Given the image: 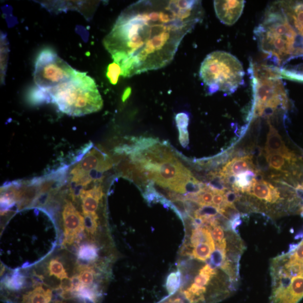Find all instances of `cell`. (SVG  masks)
<instances>
[{"label": "cell", "mask_w": 303, "mask_h": 303, "mask_svg": "<svg viewBox=\"0 0 303 303\" xmlns=\"http://www.w3.org/2000/svg\"><path fill=\"white\" fill-rule=\"evenodd\" d=\"M250 71L254 93L252 116L269 118L277 110H288L289 99L278 68L252 64Z\"/></svg>", "instance_id": "obj_4"}, {"label": "cell", "mask_w": 303, "mask_h": 303, "mask_svg": "<svg viewBox=\"0 0 303 303\" xmlns=\"http://www.w3.org/2000/svg\"><path fill=\"white\" fill-rule=\"evenodd\" d=\"M213 193L211 191L202 192L199 195V204L202 206L205 205H213Z\"/></svg>", "instance_id": "obj_25"}, {"label": "cell", "mask_w": 303, "mask_h": 303, "mask_svg": "<svg viewBox=\"0 0 303 303\" xmlns=\"http://www.w3.org/2000/svg\"><path fill=\"white\" fill-rule=\"evenodd\" d=\"M257 170L253 163L252 156L247 155L230 160L218 172L224 177L228 175L237 176L248 171H256Z\"/></svg>", "instance_id": "obj_10"}, {"label": "cell", "mask_w": 303, "mask_h": 303, "mask_svg": "<svg viewBox=\"0 0 303 303\" xmlns=\"http://www.w3.org/2000/svg\"><path fill=\"white\" fill-rule=\"evenodd\" d=\"M241 195L234 190H228L224 194V203L227 205H235L239 200Z\"/></svg>", "instance_id": "obj_22"}, {"label": "cell", "mask_w": 303, "mask_h": 303, "mask_svg": "<svg viewBox=\"0 0 303 303\" xmlns=\"http://www.w3.org/2000/svg\"><path fill=\"white\" fill-rule=\"evenodd\" d=\"M249 194L253 195L255 197L266 203L271 204L276 203L277 201L282 199L281 193L279 191L278 188L265 180L255 181Z\"/></svg>", "instance_id": "obj_9"}, {"label": "cell", "mask_w": 303, "mask_h": 303, "mask_svg": "<svg viewBox=\"0 0 303 303\" xmlns=\"http://www.w3.org/2000/svg\"><path fill=\"white\" fill-rule=\"evenodd\" d=\"M154 181H151L147 186L145 192L143 194L144 197L148 204L161 203L164 204L166 199L161 194L159 193L154 187Z\"/></svg>", "instance_id": "obj_14"}, {"label": "cell", "mask_w": 303, "mask_h": 303, "mask_svg": "<svg viewBox=\"0 0 303 303\" xmlns=\"http://www.w3.org/2000/svg\"><path fill=\"white\" fill-rule=\"evenodd\" d=\"M50 103L67 115L81 116L102 109L104 103L96 82L87 73L77 71L74 78L46 90Z\"/></svg>", "instance_id": "obj_3"}, {"label": "cell", "mask_w": 303, "mask_h": 303, "mask_svg": "<svg viewBox=\"0 0 303 303\" xmlns=\"http://www.w3.org/2000/svg\"><path fill=\"white\" fill-rule=\"evenodd\" d=\"M199 274L208 276L212 278L217 275V271L215 269L212 268L210 265H206L203 268L200 270Z\"/></svg>", "instance_id": "obj_29"}, {"label": "cell", "mask_w": 303, "mask_h": 303, "mask_svg": "<svg viewBox=\"0 0 303 303\" xmlns=\"http://www.w3.org/2000/svg\"><path fill=\"white\" fill-rule=\"evenodd\" d=\"M132 92V89L130 88H127L126 90H125L124 94L122 97V100L123 102H125L130 96V94Z\"/></svg>", "instance_id": "obj_32"}, {"label": "cell", "mask_w": 303, "mask_h": 303, "mask_svg": "<svg viewBox=\"0 0 303 303\" xmlns=\"http://www.w3.org/2000/svg\"><path fill=\"white\" fill-rule=\"evenodd\" d=\"M191 246L194 248L201 243L208 244L210 246L212 252L216 249L215 243L211 231L206 227L195 228L193 230L191 237Z\"/></svg>", "instance_id": "obj_12"}, {"label": "cell", "mask_w": 303, "mask_h": 303, "mask_svg": "<svg viewBox=\"0 0 303 303\" xmlns=\"http://www.w3.org/2000/svg\"><path fill=\"white\" fill-rule=\"evenodd\" d=\"M278 71L281 78L303 83V73L294 70H289L284 69H280L278 68Z\"/></svg>", "instance_id": "obj_21"}, {"label": "cell", "mask_w": 303, "mask_h": 303, "mask_svg": "<svg viewBox=\"0 0 303 303\" xmlns=\"http://www.w3.org/2000/svg\"><path fill=\"white\" fill-rule=\"evenodd\" d=\"M199 75L210 94L218 91L231 94L243 84L245 70L236 57L218 51L206 57L201 64Z\"/></svg>", "instance_id": "obj_5"}, {"label": "cell", "mask_w": 303, "mask_h": 303, "mask_svg": "<svg viewBox=\"0 0 303 303\" xmlns=\"http://www.w3.org/2000/svg\"><path fill=\"white\" fill-rule=\"evenodd\" d=\"M29 100L34 105L50 103L49 93L46 90L38 87L33 88L29 93Z\"/></svg>", "instance_id": "obj_15"}, {"label": "cell", "mask_w": 303, "mask_h": 303, "mask_svg": "<svg viewBox=\"0 0 303 303\" xmlns=\"http://www.w3.org/2000/svg\"><path fill=\"white\" fill-rule=\"evenodd\" d=\"M77 71L54 51L45 49L35 60L34 81L38 88L48 90L72 79Z\"/></svg>", "instance_id": "obj_6"}, {"label": "cell", "mask_w": 303, "mask_h": 303, "mask_svg": "<svg viewBox=\"0 0 303 303\" xmlns=\"http://www.w3.org/2000/svg\"><path fill=\"white\" fill-rule=\"evenodd\" d=\"M231 223V229L233 231V232L236 234H238V229L239 226L242 224V219H241V215L237 216L233 219L232 221H230Z\"/></svg>", "instance_id": "obj_31"}, {"label": "cell", "mask_w": 303, "mask_h": 303, "mask_svg": "<svg viewBox=\"0 0 303 303\" xmlns=\"http://www.w3.org/2000/svg\"><path fill=\"white\" fill-rule=\"evenodd\" d=\"M190 120L187 112H180L175 116V122L177 129H188Z\"/></svg>", "instance_id": "obj_23"}, {"label": "cell", "mask_w": 303, "mask_h": 303, "mask_svg": "<svg viewBox=\"0 0 303 303\" xmlns=\"http://www.w3.org/2000/svg\"><path fill=\"white\" fill-rule=\"evenodd\" d=\"M212 253V249L208 244L201 243L194 248L192 256L198 260L206 261L210 257Z\"/></svg>", "instance_id": "obj_18"}, {"label": "cell", "mask_w": 303, "mask_h": 303, "mask_svg": "<svg viewBox=\"0 0 303 303\" xmlns=\"http://www.w3.org/2000/svg\"><path fill=\"white\" fill-rule=\"evenodd\" d=\"M211 279L209 276L199 274L195 277L194 283L199 287H206L210 282Z\"/></svg>", "instance_id": "obj_28"}, {"label": "cell", "mask_w": 303, "mask_h": 303, "mask_svg": "<svg viewBox=\"0 0 303 303\" xmlns=\"http://www.w3.org/2000/svg\"><path fill=\"white\" fill-rule=\"evenodd\" d=\"M245 1H215L214 8L218 19L224 25L232 26L241 16Z\"/></svg>", "instance_id": "obj_7"}, {"label": "cell", "mask_w": 303, "mask_h": 303, "mask_svg": "<svg viewBox=\"0 0 303 303\" xmlns=\"http://www.w3.org/2000/svg\"><path fill=\"white\" fill-rule=\"evenodd\" d=\"M179 130V140L184 148H187L189 144V136L188 129H178Z\"/></svg>", "instance_id": "obj_26"}, {"label": "cell", "mask_w": 303, "mask_h": 303, "mask_svg": "<svg viewBox=\"0 0 303 303\" xmlns=\"http://www.w3.org/2000/svg\"><path fill=\"white\" fill-rule=\"evenodd\" d=\"M204 16L200 1H138L122 12L103 44L126 78L158 70Z\"/></svg>", "instance_id": "obj_1"}, {"label": "cell", "mask_w": 303, "mask_h": 303, "mask_svg": "<svg viewBox=\"0 0 303 303\" xmlns=\"http://www.w3.org/2000/svg\"><path fill=\"white\" fill-rule=\"evenodd\" d=\"M269 124V132L267 136V140L265 147L266 155L272 153H280L286 157L289 161L297 163L301 161V158L299 157L293 151H290L285 146L281 136L277 132L275 128L272 126L270 122Z\"/></svg>", "instance_id": "obj_8"}, {"label": "cell", "mask_w": 303, "mask_h": 303, "mask_svg": "<svg viewBox=\"0 0 303 303\" xmlns=\"http://www.w3.org/2000/svg\"><path fill=\"white\" fill-rule=\"evenodd\" d=\"M227 248L216 247L215 250L211 255L210 265L213 269L221 267L227 259Z\"/></svg>", "instance_id": "obj_17"}, {"label": "cell", "mask_w": 303, "mask_h": 303, "mask_svg": "<svg viewBox=\"0 0 303 303\" xmlns=\"http://www.w3.org/2000/svg\"><path fill=\"white\" fill-rule=\"evenodd\" d=\"M256 171H248L237 175L235 183L231 187L237 192L249 194L251 191L253 183L256 181L255 180Z\"/></svg>", "instance_id": "obj_11"}, {"label": "cell", "mask_w": 303, "mask_h": 303, "mask_svg": "<svg viewBox=\"0 0 303 303\" xmlns=\"http://www.w3.org/2000/svg\"><path fill=\"white\" fill-rule=\"evenodd\" d=\"M181 277L179 271L172 272L168 276L166 288L169 296L175 294L180 288Z\"/></svg>", "instance_id": "obj_16"}, {"label": "cell", "mask_w": 303, "mask_h": 303, "mask_svg": "<svg viewBox=\"0 0 303 303\" xmlns=\"http://www.w3.org/2000/svg\"><path fill=\"white\" fill-rule=\"evenodd\" d=\"M210 191L213 194L221 193L224 194L229 190L223 177L219 174L218 171L212 172L210 174V181L206 184Z\"/></svg>", "instance_id": "obj_13"}, {"label": "cell", "mask_w": 303, "mask_h": 303, "mask_svg": "<svg viewBox=\"0 0 303 303\" xmlns=\"http://www.w3.org/2000/svg\"><path fill=\"white\" fill-rule=\"evenodd\" d=\"M254 35L260 50L274 58L278 64L294 57L298 34L277 2L267 8L263 21L255 29Z\"/></svg>", "instance_id": "obj_2"}, {"label": "cell", "mask_w": 303, "mask_h": 303, "mask_svg": "<svg viewBox=\"0 0 303 303\" xmlns=\"http://www.w3.org/2000/svg\"><path fill=\"white\" fill-rule=\"evenodd\" d=\"M219 214L221 213L218 207L213 205H205L195 212L193 217L210 218L216 217Z\"/></svg>", "instance_id": "obj_19"}, {"label": "cell", "mask_w": 303, "mask_h": 303, "mask_svg": "<svg viewBox=\"0 0 303 303\" xmlns=\"http://www.w3.org/2000/svg\"><path fill=\"white\" fill-rule=\"evenodd\" d=\"M53 302L51 303H92L87 300L78 299V298H71L65 299L61 298V297H56V298L53 300Z\"/></svg>", "instance_id": "obj_27"}, {"label": "cell", "mask_w": 303, "mask_h": 303, "mask_svg": "<svg viewBox=\"0 0 303 303\" xmlns=\"http://www.w3.org/2000/svg\"><path fill=\"white\" fill-rule=\"evenodd\" d=\"M210 231H211L213 239L215 241V244L221 243L225 239L224 231L221 226H216V227L212 228Z\"/></svg>", "instance_id": "obj_24"}, {"label": "cell", "mask_w": 303, "mask_h": 303, "mask_svg": "<svg viewBox=\"0 0 303 303\" xmlns=\"http://www.w3.org/2000/svg\"><path fill=\"white\" fill-rule=\"evenodd\" d=\"M122 74L120 65L114 62L110 64L108 67L106 76L113 85H115L118 80V77Z\"/></svg>", "instance_id": "obj_20"}, {"label": "cell", "mask_w": 303, "mask_h": 303, "mask_svg": "<svg viewBox=\"0 0 303 303\" xmlns=\"http://www.w3.org/2000/svg\"><path fill=\"white\" fill-rule=\"evenodd\" d=\"M224 203V194L216 193L213 195L212 205L220 209Z\"/></svg>", "instance_id": "obj_30"}]
</instances>
